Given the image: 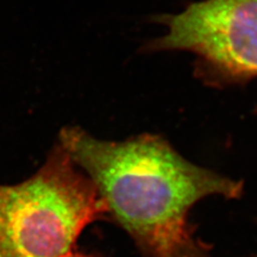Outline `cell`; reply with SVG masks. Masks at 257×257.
I'll return each mask as SVG.
<instances>
[{
	"label": "cell",
	"instance_id": "1",
	"mask_svg": "<svg viewBox=\"0 0 257 257\" xmlns=\"http://www.w3.org/2000/svg\"><path fill=\"white\" fill-rule=\"evenodd\" d=\"M58 144L145 257H178L195 241L191 208L212 195L239 198L243 191L241 181L190 162L158 135L114 142L68 126Z\"/></svg>",
	"mask_w": 257,
	"mask_h": 257
},
{
	"label": "cell",
	"instance_id": "2",
	"mask_svg": "<svg viewBox=\"0 0 257 257\" xmlns=\"http://www.w3.org/2000/svg\"><path fill=\"white\" fill-rule=\"evenodd\" d=\"M106 215L91 180L57 144L30 178L0 184V257H62Z\"/></svg>",
	"mask_w": 257,
	"mask_h": 257
},
{
	"label": "cell",
	"instance_id": "3",
	"mask_svg": "<svg viewBox=\"0 0 257 257\" xmlns=\"http://www.w3.org/2000/svg\"><path fill=\"white\" fill-rule=\"evenodd\" d=\"M161 21L166 34L151 50L194 54L205 82L227 86L257 77V0H204Z\"/></svg>",
	"mask_w": 257,
	"mask_h": 257
},
{
	"label": "cell",
	"instance_id": "4",
	"mask_svg": "<svg viewBox=\"0 0 257 257\" xmlns=\"http://www.w3.org/2000/svg\"><path fill=\"white\" fill-rule=\"evenodd\" d=\"M178 257H211L208 252V248L199 241L195 240L194 243L190 245L186 251L180 254Z\"/></svg>",
	"mask_w": 257,
	"mask_h": 257
},
{
	"label": "cell",
	"instance_id": "5",
	"mask_svg": "<svg viewBox=\"0 0 257 257\" xmlns=\"http://www.w3.org/2000/svg\"><path fill=\"white\" fill-rule=\"evenodd\" d=\"M62 257H98V256H95L93 254H86V253H80V252H74L73 251V252H71L67 255L62 256Z\"/></svg>",
	"mask_w": 257,
	"mask_h": 257
},
{
	"label": "cell",
	"instance_id": "6",
	"mask_svg": "<svg viewBox=\"0 0 257 257\" xmlns=\"http://www.w3.org/2000/svg\"><path fill=\"white\" fill-rule=\"evenodd\" d=\"M250 257H257V254H256V255H253V256H250Z\"/></svg>",
	"mask_w": 257,
	"mask_h": 257
}]
</instances>
